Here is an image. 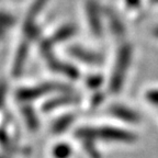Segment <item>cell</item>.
Wrapping results in <instances>:
<instances>
[{"instance_id": "1", "label": "cell", "mask_w": 158, "mask_h": 158, "mask_svg": "<svg viewBox=\"0 0 158 158\" xmlns=\"http://www.w3.org/2000/svg\"><path fill=\"white\" fill-rule=\"evenodd\" d=\"M75 136L80 141L92 139L96 141L98 138L109 142H116V143H126L131 144L137 139V136L134 133L118 127H92V126H84L77 128L75 132Z\"/></svg>"}, {"instance_id": "10", "label": "cell", "mask_w": 158, "mask_h": 158, "mask_svg": "<svg viewBox=\"0 0 158 158\" xmlns=\"http://www.w3.org/2000/svg\"><path fill=\"white\" fill-rule=\"evenodd\" d=\"M27 53H29V44L27 42H23L18 47L17 54H15V60L12 64V74L15 76H19L22 73L24 68L25 60L27 58Z\"/></svg>"}, {"instance_id": "22", "label": "cell", "mask_w": 158, "mask_h": 158, "mask_svg": "<svg viewBox=\"0 0 158 158\" xmlns=\"http://www.w3.org/2000/svg\"><path fill=\"white\" fill-rule=\"evenodd\" d=\"M6 94H7V85L5 82H0V108L5 102Z\"/></svg>"}, {"instance_id": "18", "label": "cell", "mask_w": 158, "mask_h": 158, "mask_svg": "<svg viewBox=\"0 0 158 158\" xmlns=\"http://www.w3.org/2000/svg\"><path fill=\"white\" fill-rule=\"evenodd\" d=\"M96 141H92V139H86V141H81L82 147H84L85 152L88 154V156L90 158H100V153H99L98 148H97Z\"/></svg>"}, {"instance_id": "26", "label": "cell", "mask_w": 158, "mask_h": 158, "mask_svg": "<svg viewBox=\"0 0 158 158\" xmlns=\"http://www.w3.org/2000/svg\"><path fill=\"white\" fill-rule=\"evenodd\" d=\"M153 2H155V3H158V0H152Z\"/></svg>"}, {"instance_id": "20", "label": "cell", "mask_w": 158, "mask_h": 158, "mask_svg": "<svg viewBox=\"0 0 158 158\" xmlns=\"http://www.w3.org/2000/svg\"><path fill=\"white\" fill-rule=\"evenodd\" d=\"M102 82H103V78L100 75H94V76H90L87 78L86 84L89 88L91 89H97L101 86Z\"/></svg>"}, {"instance_id": "9", "label": "cell", "mask_w": 158, "mask_h": 158, "mask_svg": "<svg viewBox=\"0 0 158 158\" xmlns=\"http://www.w3.org/2000/svg\"><path fill=\"white\" fill-rule=\"evenodd\" d=\"M104 15H106V20H108L110 31L118 37L124 36V34H125V27H124V23L121 21V19L118 18V15L114 11H112L111 9L104 10Z\"/></svg>"}, {"instance_id": "5", "label": "cell", "mask_w": 158, "mask_h": 158, "mask_svg": "<svg viewBox=\"0 0 158 158\" xmlns=\"http://www.w3.org/2000/svg\"><path fill=\"white\" fill-rule=\"evenodd\" d=\"M69 55H72L74 58L78 59L81 63L87 65H100L102 64V56L99 53L92 52L90 49H87L81 46H70L68 48Z\"/></svg>"}, {"instance_id": "23", "label": "cell", "mask_w": 158, "mask_h": 158, "mask_svg": "<svg viewBox=\"0 0 158 158\" xmlns=\"http://www.w3.org/2000/svg\"><path fill=\"white\" fill-rule=\"evenodd\" d=\"M103 99H104V97H103V94H100V92L96 94L94 96V98H92V101H91L92 106H98L99 104L103 101Z\"/></svg>"}, {"instance_id": "7", "label": "cell", "mask_w": 158, "mask_h": 158, "mask_svg": "<svg viewBox=\"0 0 158 158\" xmlns=\"http://www.w3.org/2000/svg\"><path fill=\"white\" fill-rule=\"evenodd\" d=\"M79 97L76 94H70L69 92L64 94L62 96H58L56 98H53L48 101H46L42 106V110L44 112H51L53 110L62 108V106H70V104H76L79 102Z\"/></svg>"}, {"instance_id": "25", "label": "cell", "mask_w": 158, "mask_h": 158, "mask_svg": "<svg viewBox=\"0 0 158 158\" xmlns=\"http://www.w3.org/2000/svg\"><path fill=\"white\" fill-rule=\"evenodd\" d=\"M153 34H154V36L158 37V27H156L155 29L153 30Z\"/></svg>"}, {"instance_id": "11", "label": "cell", "mask_w": 158, "mask_h": 158, "mask_svg": "<svg viewBox=\"0 0 158 158\" xmlns=\"http://www.w3.org/2000/svg\"><path fill=\"white\" fill-rule=\"evenodd\" d=\"M76 32H77V29L74 24H66V25H63L62 27H59L58 30H56L54 34L48 40L55 45L57 43L64 42L66 40L73 37L76 34Z\"/></svg>"}, {"instance_id": "12", "label": "cell", "mask_w": 158, "mask_h": 158, "mask_svg": "<svg viewBox=\"0 0 158 158\" xmlns=\"http://www.w3.org/2000/svg\"><path fill=\"white\" fill-rule=\"evenodd\" d=\"M21 113L24 118L25 124L31 131H36L40 126L39 118L36 115V112L34 111V109L30 106H23L21 108Z\"/></svg>"}, {"instance_id": "16", "label": "cell", "mask_w": 158, "mask_h": 158, "mask_svg": "<svg viewBox=\"0 0 158 158\" xmlns=\"http://www.w3.org/2000/svg\"><path fill=\"white\" fill-rule=\"evenodd\" d=\"M49 0H34L29 9V12L27 15V20H33L42 12V10L47 6Z\"/></svg>"}, {"instance_id": "24", "label": "cell", "mask_w": 158, "mask_h": 158, "mask_svg": "<svg viewBox=\"0 0 158 158\" xmlns=\"http://www.w3.org/2000/svg\"><path fill=\"white\" fill-rule=\"evenodd\" d=\"M125 3L128 8L131 9H136L141 5V0H125Z\"/></svg>"}, {"instance_id": "2", "label": "cell", "mask_w": 158, "mask_h": 158, "mask_svg": "<svg viewBox=\"0 0 158 158\" xmlns=\"http://www.w3.org/2000/svg\"><path fill=\"white\" fill-rule=\"evenodd\" d=\"M132 57H133V47L128 43H124L118 49L115 65L113 72L111 74L109 89L113 94H118L122 89L125 81V77L127 74V69L131 65Z\"/></svg>"}, {"instance_id": "8", "label": "cell", "mask_w": 158, "mask_h": 158, "mask_svg": "<svg viewBox=\"0 0 158 158\" xmlns=\"http://www.w3.org/2000/svg\"><path fill=\"white\" fill-rule=\"evenodd\" d=\"M46 62H47V64H48L49 68L53 69L54 72L63 74L72 79H76L79 77V72L76 67L68 64V63L62 62V60L57 58L56 56L51 57L49 59H47Z\"/></svg>"}, {"instance_id": "15", "label": "cell", "mask_w": 158, "mask_h": 158, "mask_svg": "<svg viewBox=\"0 0 158 158\" xmlns=\"http://www.w3.org/2000/svg\"><path fill=\"white\" fill-rule=\"evenodd\" d=\"M15 19L12 15L6 11H0V39L5 36L8 30L15 25Z\"/></svg>"}, {"instance_id": "6", "label": "cell", "mask_w": 158, "mask_h": 158, "mask_svg": "<svg viewBox=\"0 0 158 158\" xmlns=\"http://www.w3.org/2000/svg\"><path fill=\"white\" fill-rule=\"evenodd\" d=\"M109 113L114 118H118L121 121L127 122V123L136 124L141 120L137 112H135L128 106H123V104H112L109 108Z\"/></svg>"}, {"instance_id": "14", "label": "cell", "mask_w": 158, "mask_h": 158, "mask_svg": "<svg viewBox=\"0 0 158 158\" xmlns=\"http://www.w3.org/2000/svg\"><path fill=\"white\" fill-rule=\"evenodd\" d=\"M23 33L27 41H35V40H39L41 36V30L35 24L33 20L25 19V22L23 24Z\"/></svg>"}, {"instance_id": "21", "label": "cell", "mask_w": 158, "mask_h": 158, "mask_svg": "<svg viewBox=\"0 0 158 158\" xmlns=\"http://www.w3.org/2000/svg\"><path fill=\"white\" fill-rule=\"evenodd\" d=\"M145 99L149 103L158 106V89H152L145 94Z\"/></svg>"}, {"instance_id": "27", "label": "cell", "mask_w": 158, "mask_h": 158, "mask_svg": "<svg viewBox=\"0 0 158 158\" xmlns=\"http://www.w3.org/2000/svg\"><path fill=\"white\" fill-rule=\"evenodd\" d=\"M0 158H7V157H5V156H1V155H0Z\"/></svg>"}, {"instance_id": "17", "label": "cell", "mask_w": 158, "mask_h": 158, "mask_svg": "<svg viewBox=\"0 0 158 158\" xmlns=\"http://www.w3.org/2000/svg\"><path fill=\"white\" fill-rule=\"evenodd\" d=\"M72 155V147L66 143H59L53 148V156L55 158H69Z\"/></svg>"}, {"instance_id": "4", "label": "cell", "mask_w": 158, "mask_h": 158, "mask_svg": "<svg viewBox=\"0 0 158 158\" xmlns=\"http://www.w3.org/2000/svg\"><path fill=\"white\" fill-rule=\"evenodd\" d=\"M85 11H86L87 22H88L91 33L94 36L100 37L103 32L101 7L99 6L98 1L96 0H87L85 5Z\"/></svg>"}, {"instance_id": "19", "label": "cell", "mask_w": 158, "mask_h": 158, "mask_svg": "<svg viewBox=\"0 0 158 158\" xmlns=\"http://www.w3.org/2000/svg\"><path fill=\"white\" fill-rule=\"evenodd\" d=\"M0 145L10 153H17L19 151V149H17L15 144L11 142V138L9 137V135L3 130H0Z\"/></svg>"}, {"instance_id": "13", "label": "cell", "mask_w": 158, "mask_h": 158, "mask_svg": "<svg viewBox=\"0 0 158 158\" xmlns=\"http://www.w3.org/2000/svg\"><path fill=\"white\" fill-rule=\"evenodd\" d=\"M75 114H66L57 118L52 125V132L55 134H60L65 132L75 121Z\"/></svg>"}, {"instance_id": "3", "label": "cell", "mask_w": 158, "mask_h": 158, "mask_svg": "<svg viewBox=\"0 0 158 158\" xmlns=\"http://www.w3.org/2000/svg\"><path fill=\"white\" fill-rule=\"evenodd\" d=\"M69 91H70V88L67 85L58 84V82H45V84L34 87H23V88L18 90L15 96H17V99L19 101L29 102L36 100V99L43 97L44 94H49V92L67 94Z\"/></svg>"}]
</instances>
